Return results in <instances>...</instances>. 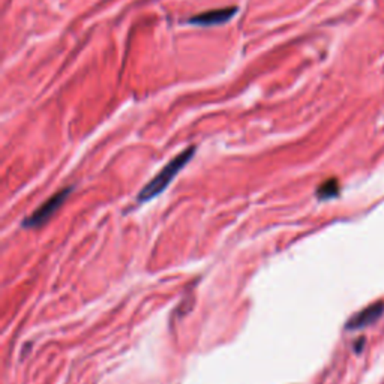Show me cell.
<instances>
[{
    "label": "cell",
    "instance_id": "obj_1",
    "mask_svg": "<svg viewBox=\"0 0 384 384\" xmlns=\"http://www.w3.org/2000/svg\"><path fill=\"white\" fill-rule=\"evenodd\" d=\"M194 153H195V147L192 146V147H188L185 152L179 153L174 159H171L168 164L140 191V194H138V201L140 203L149 201L164 191L171 183V181L176 177L179 171L190 162V159L194 157Z\"/></svg>",
    "mask_w": 384,
    "mask_h": 384
},
{
    "label": "cell",
    "instance_id": "obj_2",
    "mask_svg": "<svg viewBox=\"0 0 384 384\" xmlns=\"http://www.w3.org/2000/svg\"><path fill=\"white\" fill-rule=\"evenodd\" d=\"M71 191H72V188H65V190L56 192L53 197L48 199L43 204V206L38 207L29 218L24 219L23 225L29 227V228H34V227H39V225L45 224L47 221L56 214V210H59V207L65 203V200L68 199V195H69Z\"/></svg>",
    "mask_w": 384,
    "mask_h": 384
},
{
    "label": "cell",
    "instance_id": "obj_3",
    "mask_svg": "<svg viewBox=\"0 0 384 384\" xmlns=\"http://www.w3.org/2000/svg\"><path fill=\"white\" fill-rule=\"evenodd\" d=\"M384 313V304L383 302H375V304L363 308L362 311H359L350 318L346 324L347 330H359L368 328V326L374 324Z\"/></svg>",
    "mask_w": 384,
    "mask_h": 384
},
{
    "label": "cell",
    "instance_id": "obj_4",
    "mask_svg": "<svg viewBox=\"0 0 384 384\" xmlns=\"http://www.w3.org/2000/svg\"><path fill=\"white\" fill-rule=\"evenodd\" d=\"M238 12V8H224V10L209 11L200 15H195L190 21L197 26H214V24H223L234 17Z\"/></svg>",
    "mask_w": 384,
    "mask_h": 384
},
{
    "label": "cell",
    "instance_id": "obj_5",
    "mask_svg": "<svg viewBox=\"0 0 384 384\" xmlns=\"http://www.w3.org/2000/svg\"><path fill=\"white\" fill-rule=\"evenodd\" d=\"M339 194V183L337 179H329V181H326L324 183H321L318 186L317 190V197L320 200H329L337 197Z\"/></svg>",
    "mask_w": 384,
    "mask_h": 384
},
{
    "label": "cell",
    "instance_id": "obj_6",
    "mask_svg": "<svg viewBox=\"0 0 384 384\" xmlns=\"http://www.w3.org/2000/svg\"><path fill=\"white\" fill-rule=\"evenodd\" d=\"M363 341H365L363 338H361V339H359V341H357V346H356V351H357V353H359V351H362V348H363V344H365V342H363Z\"/></svg>",
    "mask_w": 384,
    "mask_h": 384
}]
</instances>
